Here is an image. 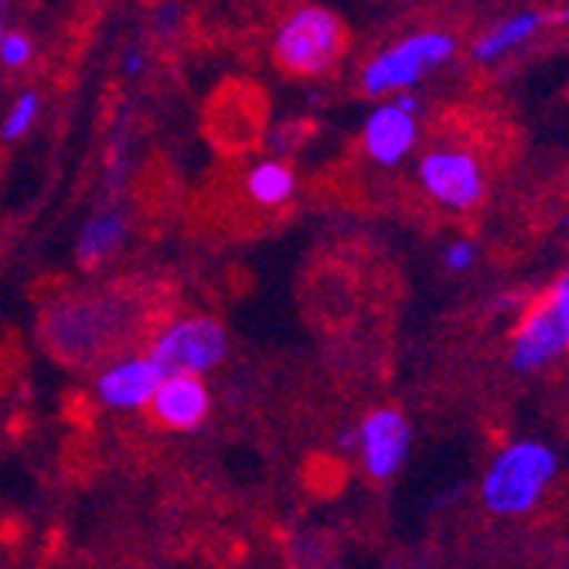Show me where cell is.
Here are the masks:
<instances>
[{"mask_svg": "<svg viewBox=\"0 0 569 569\" xmlns=\"http://www.w3.org/2000/svg\"><path fill=\"white\" fill-rule=\"evenodd\" d=\"M556 471L559 457L552 447L539 440H515L491 457L481 481V501L501 519L526 515L542 501V495L556 481Z\"/></svg>", "mask_w": 569, "mask_h": 569, "instance_id": "cell-1", "label": "cell"}, {"mask_svg": "<svg viewBox=\"0 0 569 569\" xmlns=\"http://www.w3.org/2000/svg\"><path fill=\"white\" fill-rule=\"evenodd\" d=\"M345 24L328 8H297L273 34V62L287 76H318L328 72L345 51Z\"/></svg>", "mask_w": 569, "mask_h": 569, "instance_id": "cell-2", "label": "cell"}, {"mask_svg": "<svg viewBox=\"0 0 569 569\" xmlns=\"http://www.w3.org/2000/svg\"><path fill=\"white\" fill-rule=\"evenodd\" d=\"M453 51H457V38L450 31H417L379 51L366 66V72H361V89L369 96L402 92L409 86H417L430 69L450 62Z\"/></svg>", "mask_w": 569, "mask_h": 569, "instance_id": "cell-3", "label": "cell"}, {"mask_svg": "<svg viewBox=\"0 0 569 569\" xmlns=\"http://www.w3.org/2000/svg\"><path fill=\"white\" fill-rule=\"evenodd\" d=\"M229 351V335L222 321L209 315H194L168 325L150 348V358L164 369V376H201L216 369Z\"/></svg>", "mask_w": 569, "mask_h": 569, "instance_id": "cell-4", "label": "cell"}, {"mask_svg": "<svg viewBox=\"0 0 569 569\" xmlns=\"http://www.w3.org/2000/svg\"><path fill=\"white\" fill-rule=\"evenodd\" d=\"M417 174H420V188L437 204L453 209V212L478 209L485 191H488L481 161L463 147H433V150H427Z\"/></svg>", "mask_w": 569, "mask_h": 569, "instance_id": "cell-5", "label": "cell"}, {"mask_svg": "<svg viewBox=\"0 0 569 569\" xmlns=\"http://www.w3.org/2000/svg\"><path fill=\"white\" fill-rule=\"evenodd\" d=\"M409 420L392 406L372 409L358 427V447H361V463H366L369 478L389 481L399 475L409 453Z\"/></svg>", "mask_w": 569, "mask_h": 569, "instance_id": "cell-6", "label": "cell"}, {"mask_svg": "<svg viewBox=\"0 0 569 569\" xmlns=\"http://www.w3.org/2000/svg\"><path fill=\"white\" fill-rule=\"evenodd\" d=\"M417 110L420 102L412 96H399L396 102H386L379 107L369 120L366 130H361V143H366V153L376 164H399L406 161L412 147H417L420 137V123H417Z\"/></svg>", "mask_w": 569, "mask_h": 569, "instance_id": "cell-7", "label": "cell"}, {"mask_svg": "<svg viewBox=\"0 0 569 569\" xmlns=\"http://www.w3.org/2000/svg\"><path fill=\"white\" fill-rule=\"evenodd\" d=\"M164 369L150 355L120 358L96 379V396L110 409H143L150 406L153 392L164 382Z\"/></svg>", "mask_w": 569, "mask_h": 569, "instance_id": "cell-8", "label": "cell"}, {"mask_svg": "<svg viewBox=\"0 0 569 569\" xmlns=\"http://www.w3.org/2000/svg\"><path fill=\"white\" fill-rule=\"evenodd\" d=\"M569 348V335L552 315L549 303L532 307L526 321L511 338V369L515 372H539Z\"/></svg>", "mask_w": 569, "mask_h": 569, "instance_id": "cell-9", "label": "cell"}, {"mask_svg": "<svg viewBox=\"0 0 569 569\" xmlns=\"http://www.w3.org/2000/svg\"><path fill=\"white\" fill-rule=\"evenodd\" d=\"M209 389L198 376H168L150 399V417L164 430H194L209 417Z\"/></svg>", "mask_w": 569, "mask_h": 569, "instance_id": "cell-10", "label": "cell"}, {"mask_svg": "<svg viewBox=\"0 0 569 569\" xmlns=\"http://www.w3.org/2000/svg\"><path fill=\"white\" fill-rule=\"evenodd\" d=\"M549 24V14L542 11H522V14H511L505 21H498L495 28H488L478 41H475V59L478 62H495L501 56H508L511 48H519L526 41H532L542 28Z\"/></svg>", "mask_w": 569, "mask_h": 569, "instance_id": "cell-11", "label": "cell"}, {"mask_svg": "<svg viewBox=\"0 0 569 569\" xmlns=\"http://www.w3.org/2000/svg\"><path fill=\"white\" fill-rule=\"evenodd\" d=\"M123 236H127V219L120 212H99V216H92L82 226V236H79V249H76L79 263L86 270L99 267L102 260H107V256H113V249L123 242Z\"/></svg>", "mask_w": 569, "mask_h": 569, "instance_id": "cell-12", "label": "cell"}, {"mask_svg": "<svg viewBox=\"0 0 569 569\" xmlns=\"http://www.w3.org/2000/svg\"><path fill=\"white\" fill-rule=\"evenodd\" d=\"M246 194L260 204V209H283L297 194V174L283 161H260L246 174Z\"/></svg>", "mask_w": 569, "mask_h": 569, "instance_id": "cell-13", "label": "cell"}, {"mask_svg": "<svg viewBox=\"0 0 569 569\" xmlns=\"http://www.w3.org/2000/svg\"><path fill=\"white\" fill-rule=\"evenodd\" d=\"M38 92H24L14 107L8 110V117H4V127H0V133H4V140H18V137H24L28 130H31V123H34V117H38Z\"/></svg>", "mask_w": 569, "mask_h": 569, "instance_id": "cell-14", "label": "cell"}, {"mask_svg": "<svg viewBox=\"0 0 569 569\" xmlns=\"http://www.w3.org/2000/svg\"><path fill=\"white\" fill-rule=\"evenodd\" d=\"M31 51H34L31 38L21 34V31H11V34L0 38V62H4L8 69H21L31 59Z\"/></svg>", "mask_w": 569, "mask_h": 569, "instance_id": "cell-15", "label": "cell"}, {"mask_svg": "<svg viewBox=\"0 0 569 569\" xmlns=\"http://www.w3.org/2000/svg\"><path fill=\"white\" fill-rule=\"evenodd\" d=\"M475 256H478L475 242L457 239V242H450V246L443 249V263H447L453 273H463V270H471V267H475Z\"/></svg>", "mask_w": 569, "mask_h": 569, "instance_id": "cell-16", "label": "cell"}, {"mask_svg": "<svg viewBox=\"0 0 569 569\" xmlns=\"http://www.w3.org/2000/svg\"><path fill=\"white\" fill-rule=\"evenodd\" d=\"M123 69H127V72H140V69H143V56H137V51H130L127 62H123Z\"/></svg>", "mask_w": 569, "mask_h": 569, "instance_id": "cell-17", "label": "cell"}, {"mask_svg": "<svg viewBox=\"0 0 569 569\" xmlns=\"http://www.w3.org/2000/svg\"><path fill=\"white\" fill-rule=\"evenodd\" d=\"M549 24H569V8L559 11V14H549Z\"/></svg>", "mask_w": 569, "mask_h": 569, "instance_id": "cell-18", "label": "cell"}, {"mask_svg": "<svg viewBox=\"0 0 569 569\" xmlns=\"http://www.w3.org/2000/svg\"><path fill=\"white\" fill-rule=\"evenodd\" d=\"M0 38H4V31H0Z\"/></svg>", "mask_w": 569, "mask_h": 569, "instance_id": "cell-19", "label": "cell"}]
</instances>
